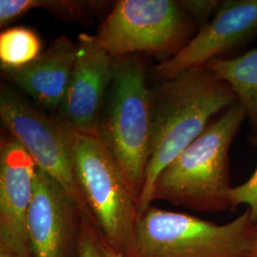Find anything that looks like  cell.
I'll list each match as a JSON object with an SVG mask.
<instances>
[{
	"label": "cell",
	"mask_w": 257,
	"mask_h": 257,
	"mask_svg": "<svg viewBox=\"0 0 257 257\" xmlns=\"http://www.w3.org/2000/svg\"><path fill=\"white\" fill-rule=\"evenodd\" d=\"M256 225L248 211L227 224L150 207L137 221V257H247Z\"/></svg>",
	"instance_id": "cell-5"
},
{
	"label": "cell",
	"mask_w": 257,
	"mask_h": 257,
	"mask_svg": "<svg viewBox=\"0 0 257 257\" xmlns=\"http://www.w3.org/2000/svg\"><path fill=\"white\" fill-rule=\"evenodd\" d=\"M37 165L13 137L0 145V247L19 257H32L28 214L34 196Z\"/></svg>",
	"instance_id": "cell-10"
},
{
	"label": "cell",
	"mask_w": 257,
	"mask_h": 257,
	"mask_svg": "<svg viewBox=\"0 0 257 257\" xmlns=\"http://www.w3.org/2000/svg\"><path fill=\"white\" fill-rule=\"evenodd\" d=\"M100 233V232H99ZM100 243H101L102 250L104 253L105 257H124L121 253H119L117 250H115L114 248L110 246V244L103 238L101 234H100Z\"/></svg>",
	"instance_id": "cell-19"
},
{
	"label": "cell",
	"mask_w": 257,
	"mask_h": 257,
	"mask_svg": "<svg viewBox=\"0 0 257 257\" xmlns=\"http://www.w3.org/2000/svg\"><path fill=\"white\" fill-rule=\"evenodd\" d=\"M0 257H19L16 253L12 252L11 250H8L6 248H1L0 247Z\"/></svg>",
	"instance_id": "cell-20"
},
{
	"label": "cell",
	"mask_w": 257,
	"mask_h": 257,
	"mask_svg": "<svg viewBox=\"0 0 257 257\" xmlns=\"http://www.w3.org/2000/svg\"><path fill=\"white\" fill-rule=\"evenodd\" d=\"M178 2L199 28L211 21V16H215L222 3L215 0H184Z\"/></svg>",
	"instance_id": "cell-18"
},
{
	"label": "cell",
	"mask_w": 257,
	"mask_h": 257,
	"mask_svg": "<svg viewBox=\"0 0 257 257\" xmlns=\"http://www.w3.org/2000/svg\"><path fill=\"white\" fill-rule=\"evenodd\" d=\"M77 42L66 36L55 39L32 63L2 71L3 77L48 108L60 107L74 71Z\"/></svg>",
	"instance_id": "cell-12"
},
{
	"label": "cell",
	"mask_w": 257,
	"mask_h": 257,
	"mask_svg": "<svg viewBox=\"0 0 257 257\" xmlns=\"http://www.w3.org/2000/svg\"><path fill=\"white\" fill-rule=\"evenodd\" d=\"M80 211L64 189L37 167L28 214L32 257H66Z\"/></svg>",
	"instance_id": "cell-11"
},
{
	"label": "cell",
	"mask_w": 257,
	"mask_h": 257,
	"mask_svg": "<svg viewBox=\"0 0 257 257\" xmlns=\"http://www.w3.org/2000/svg\"><path fill=\"white\" fill-rule=\"evenodd\" d=\"M257 35V0H227L209 23L199 28L183 49L155 66L151 75L156 83L208 65L220 55Z\"/></svg>",
	"instance_id": "cell-8"
},
{
	"label": "cell",
	"mask_w": 257,
	"mask_h": 257,
	"mask_svg": "<svg viewBox=\"0 0 257 257\" xmlns=\"http://www.w3.org/2000/svg\"><path fill=\"white\" fill-rule=\"evenodd\" d=\"M114 60L95 36L85 33L78 36L74 71L60 106L59 118L69 127L97 136L104 101L113 78Z\"/></svg>",
	"instance_id": "cell-9"
},
{
	"label": "cell",
	"mask_w": 257,
	"mask_h": 257,
	"mask_svg": "<svg viewBox=\"0 0 257 257\" xmlns=\"http://www.w3.org/2000/svg\"><path fill=\"white\" fill-rule=\"evenodd\" d=\"M105 1L83 0H1L0 27H6L12 22L36 9H45L58 19L70 21H89L93 16L104 11Z\"/></svg>",
	"instance_id": "cell-14"
},
{
	"label": "cell",
	"mask_w": 257,
	"mask_h": 257,
	"mask_svg": "<svg viewBox=\"0 0 257 257\" xmlns=\"http://www.w3.org/2000/svg\"><path fill=\"white\" fill-rule=\"evenodd\" d=\"M97 137L115 159L138 203L151 157L153 118L146 66L138 55L115 57Z\"/></svg>",
	"instance_id": "cell-3"
},
{
	"label": "cell",
	"mask_w": 257,
	"mask_h": 257,
	"mask_svg": "<svg viewBox=\"0 0 257 257\" xmlns=\"http://www.w3.org/2000/svg\"><path fill=\"white\" fill-rule=\"evenodd\" d=\"M237 102L230 85L208 65L193 68L151 89V157L138 203V219L153 202L159 175L199 138L212 116Z\"/></svg>",
	"instance_id": "cell-1"
},
{
	"label": "cell",
	"mask_w": 257,
	"mask_h": 257,
	"mask_svg": "<svg viewBox=\"0 0 257 257\" xmlns=\"http://www.w3.org/2000/svg\"><path fill=\"white\" fill-rule=\"evenodd\" d=\"M208 66L230 86L257 135V48L233 58H218Z\"/></svg>",
	"instance_id": "cell-13"
},
{
	"label": "cell",
	"mask_w": 257,
	"mask_h": 257,
	"mask_svg": "<svg viewBox=\"0 0 257 257\" xmlns=\"http://www.w3.org/2000/svg\"><path fill=\"white\" fill-rule=\"evenodd\" d=\"M247 257H257V224H256V233H255V239H254V243L253 246L250 249L249 253Z\"/></svg>",
	"instance_id": "cell-21"
},
{
	"label": "cell",
	"mask_w": 257,
	"mask_h": 257,
	"mask_svg": "<svg viewBox=\"0 0 257 257\" xmlns=\"http://www.w3.org/2000/svg\"><path fill=\"white\" fill-rule=\"evenodd\" d=\"M96 223L86 214L80 213V230L76 248V257H105L100 243V233Z\"/></svg>",
	"instance_id": "cell-16"
},
{
	"label": "cell",
	"mask_w": 257,
	"mask_h": 257,
	"mask_svg": "<svg viewBox=\"0 0 257 257\" xmlns=\"http://www.w3.org/2000/svg\"><path fill=\"white\" fill-rule=\"evenodd\" d=\"M59 122L74 175L99 232L124 257L136 255L138 201L115 159L97 136Z\"/></svg>",
	"instance_id": "cell-4"
},
{
	"label": "cell",
	"mask_w": 257,
	"mask_h": 257,
	"mask_svg": "<svg viewBox=\"0 0 257 257\" xmlns=\"http://www.w3.org/2000/svg\"><path fill=\"white\" fill-rule=\"evenodd\" d=\"M0 117L3 127L27 151L37 168L64 189L80 213L95 222L76 181L59 119L39 111L4 87L0 92Z\"/></svg>",
	"instance_id": "cell-7"
},
{
	"label": "cell",
	"mask_w": 257,
	"mask_h": 257,
	"mask_svg": "<svg viewBox=\"0 0 257 257\" xmlns=\"http://www.w3.org/2000/svg\"><path fill=\"white\" fill-rule=\"evenodd\" d=\"M250 141L257 145V135L250 138ZM230 199L232 210L239 205H247L250 219L257 224V168L253 175H251L245 183L241 184L231 189Z\"/></svg>",
	"instance_id": "cell-17"
},
{
	"label": "cell",
	"mask_w": 257,
	"mask_h": 257,
	"mask_svg": "<svg viewBox=\"0 0 257 257\" xmlns=\"http://www.w3.org/2000/svg\"><path fill=\"white\" fill-rule=\"evenodd\" d=\"M196 23L173 0H119L97 31L111 56L145 53L163 62L195 36Z\"/></svg>",
	"instance_id": "cell-6"
},
{
	"label": "cell",
	"mask_w": 257,
	"mask_h": 257,
	"mask_svg": "<svg viewBox=\"0 0 257 257\" xmlns=\"http://www.w3.org/2000/svg\"><path fill=\"white\" fill-rule=\"evenodd\" d=\"M42 53V42L30 28H7L0 34L1 71L21 69L35 61Z\"/></svg>",
	"instance_id": "cell-15"
},
{
	"label": "cell",
	"mask_w": 257,
	"mask_h": 257,
	"mask_svg": "<svg viewBox=\"0 0 257 257\" xmlns=\"http://www.w3.org/2000/svg\"><path fill=\"white\" fill-rule=\"evenodd\" d=\"M246 118L238 101L224 110L159 175L153 201L201 212L232 210L229 152Z\"/></svg>",
	"instance_id": "cell-2"
}]
</instances>
